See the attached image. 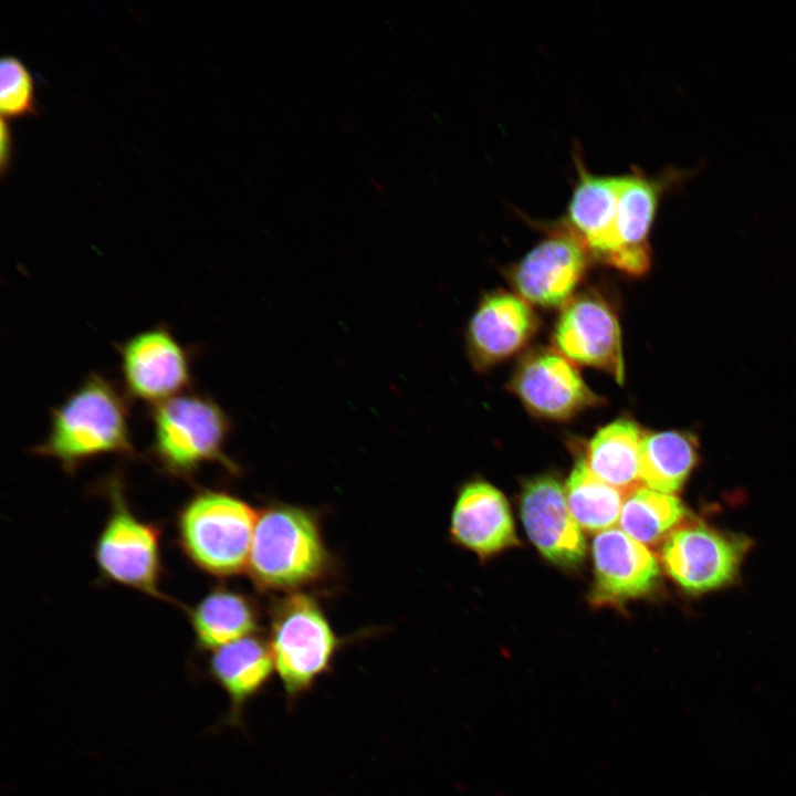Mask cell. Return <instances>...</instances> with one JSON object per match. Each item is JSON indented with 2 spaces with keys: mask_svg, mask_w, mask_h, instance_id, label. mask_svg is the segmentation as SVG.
I'll return each instance as SVG.
<instances>
[{
  "mask_svg": "<svg viewBox=\"0 0 796 796\" xmlns=\"http://www.w3.org/2000/svg\"><path fill=\"white\" fill-rule=\"evenodd\" d=\"M128 398L113 380L90 373L51 409L46 436L31 452L55 460L69 475L101 455L136 457Z\"/></svg>",
  "mask_w": 796,
  "mask_h": 796,
  "instance_id": "6da1fadb",
  "label": "cell"
},
{
  "mask_svg": "<svg viewBox=\"0 0 796 796\" xmlns=\"http://www.w3.org/2000/svg\"><path fill=\"white\" fill-rule=\"evenodd\" d=\"M329 565V553L314 513L285 503H273L259 511L247 566L256 588L296 591L321 580Z\"/></svg>",
  "mask_w": 796,
  "mask_h": 796,
  "instance_id": "7a4b0ae2",
  "label": "cell"
},
{
  "mask_svg": "<svg viewBox=\"0 0 796 796\" xmlns=\"http://www.w3.org/2000/svg\"><path fill=\"white\" fill-rule=\"evenodd\" d=\"M150 407L148 453L161 472L185 481H191L206 463L221 464L232 474L239 472L226 453L231 420L212 397L187 391Z\"/></svg>",
  "mask_w": 796,
  "mask_h": 796,
  "instance_id": "3957f363",
  "label": "cell"
},
{
  "mask_svg": "<svg viewBox=\"0 0 796 796\" xmlns=\"http://www.w3.org/2000/svg\"><path fill=\"white\" fill-rule=\"evenodd\" d=\"M256 516L234 494L199 490L177 514L178 546L193 566L208 575H238L248 566Z\"/></svg>",
  "mask_w": 796,
  "mask_h": 796,
  "instance_id": "277c9868",
  "label": "cell"
},
{
  "mask_svg": "<svg viewBox=\"0 0 796 796\" xmlns=\"http://www.w3.org/2000/svg\"><path fill=\"white\" fill-rule=\"evenodd\" d=\"M109 511L94 546L100 576L150 597L180 606L161 589V528L138 517L129 506L119 471L101 484Z\"/></svg>",
  "mask_w": 796,
  "mask_h": 796,
  "instance_id": "5b68a950",
  "label": "cell"
},
{
  "mask_svg": "<svg viewBox=\"0 0 796 796\" xmlns=\"http://www.w3.org/2000/svg\"><path fill=\"white\" fill-rule=\"evenodd\" d=\"M268 642L290 703L331 670L342 645L320 603L300 591L287 593L273 604Z\"/></svg>",
  "mask_w": 796,
  "mask_h": 796,
  "instance_id": "8992f818",
  "label": "cell"
},
{
  "mask_svg": "<svg viewBox=\"0 0 796 796\" xmlns=\"http://www.w3.org/2000/svg\"><path fill=\"white\" fill-rule=\"evenodd\" d=\"M702 165L692 168L667 167L656 176L640 168L620 175L616 216L618 250L609 266L641 276L651 266L649 237L663 197L694 178Z\"/></svg>",
  "mask_w": 796,
  "mask_h": 796,
  "instance_id": "52a82bcc",
  "label": "cell"
},
{
  "mask_svg": "<svg viewBox=\"0 0 796 796\" xmlns=\"http://www.w3.org/2000/svg\"><path fill=\"white\" fill-rule=\"evenodd\" d=\"M123 389L150 406L180 395L191 385L192 353L163 324L116 345Z\"/></svg>",
  "mask_w": 796,
  "mask_h": 796,
  "instance_id": "ba28073f",
  "label": "cell"
},
{
  "mask_svg": "<svg viewBox=\"0 0 796 796\" xmlns=\"http://www.w3.org/2000/svg\"><path fill=\"white\" fill-rule=\"evenodd\" d=\"M554 348L574 364L594 367L625 380L617 312L601 292L589 289L563 307L553 332Z\"/></svg>",
  "mask_w": 796,
  "mask_h": 796,
  "instance_id": "9c48e42d",
  "label": "cell"
},
{
  "mask_svg": "<svg viewBox=\"0 0 796 796\" xmlns=\"http://www.w3.org/2000/svg\"><path fill=\"white\" fill-rule=\"evenodd\" d=\"M509 389L533 416L553 421L570 420L604 401L575 364L555 348L528 350L517 363Z\"/></svg>",
  "mask_w": 796,
  "mask_h": 796,
  "instance_id": "30bf717a",
  "label": "cell"
},
{
  "mask_svg": "<svg viewBox=\"0 0 796 796\" xmlns=\"http://www.w3.org/2000/svg\"><path fill=\"white\" fill-rule=\"evenodd\" d=\"M593 256L584 242L564 223L547 234L507 272L522 298L536 306L565 305L582 281Z\"/></svg>",
  "mask_w": 796,
  "mask_h": 796,
  "instance_id": "8fae6325",
  "label": "cell"
},
{
  "mask_svg": "<svg viewBox=\"0 0 796 796\" xmlns=\"http://www.w3.org/2000/svg\"><path fill=\"white\" fill-rule=\"evenodd\" d=\"M745 542L705 525L680 526L664 541L666 573L689 593H704L731 583L741 565Z\"/></svg>",
  "mask_w": 796,
  "mask_h": 796,
  "instance_id": "7c38bea8",
  "label": "cell"
},
{
  "mask_svg": "<svg viewBox=\"0 0 796 796\" xmlns=\"http://www.w3.org/2000/svg\"><path fill=\"white\" fill-rule=\"evenodd\" d=\"M520 513L528 538L544 558L562 568L583 563L586 542L555 476L540 474L524 482Z\"/></svg>",
  "mask_w": 796,
  "mask_h": 796,
  "instance_id": "4fadbf2b",
  "label": "cell"
},
{
  "mask_svg": "<svg viewBox=\"0 0 796 796\" xmlns=\"http://www.w3.org/2000/svg\"><path fill=\"white\" fill-rule=\"evenodd\" d=\"M540 318L524 298L506 291L485 294L467 328V348L479 371L520 353L535 336Z\"/></svg>",
  "mask_w": 796,
  "mask_h": 796,
  "instance_id": "5bb4252c",
  "label": "cell"
},
{
  "mask_svg": "<svg viewBox=\"0 0 796 796\" xmlns=\"http://www.w3.org/2000/svg\"><path fill=\"white\" fill-rule=\"evenodd\" d=\"M594 584L589 600L594 606H620L652 591L660 568L646 545L618 528L597 533L591 545Z\"/></svg>",
  "mask_w": 796,
  "mask_h": 796,
  "instance_id": "9a60e30c",
  "label": "cell"
},
{
  "mask_svg": "<svg viewBox=\"0 0 796 796\" xmlns=\"http://www.w3.org/2000/svg\"><path fill=\"white\" fill-rule=\"evenodd\" d=\"M450 534L458 545L485 558L519 545L507 500L490 483H465L454 502Z\"/></svg>",
  "mask_w": 796,
  "mask_h": 796,
  "instance_id": "2e32d148",
  "label": "cell"
},
{
  "mask_svg": "<svg viewBox=\"0 0 796 796\" xmlns=\"http://www.w3.org/2000/svg\"><path fill=\"white\" fill-rule=\"evenodd\" d=\"M577 179L563 221L586 245L590 255L610 265L618 250L616 235L620 176L591 174L576 153Z\"/></svg>",
  "mask_w": 796,
  "mask_h": 796,
  "instance_id": "e0dca14e",
  "label": "cell"
},
{
  "mask_svg": "<svg viewBox=\"0 0 796 796\" xmlns=\"http://www.w3.org/2000/svg\"><path fill=\"white\" fill-rule=\"evenodd\" d=\"M211 678L230 701V716L239 723L242 710L271 680L275 670L268 640L251 635L213 650L209 663Z\"/></svg>",
  "mask_w": 796,
  "mask_h": 796,
  "instance_id": "ac0fdd59",
  "label": "cell"
},
{
  "mask_svg": "<svg viewBox=\"0 0 796 796\" xmlns=\"http://www.w3.org/2000/svg\"><path fill=\"white\" fill-rule=\"evenodd\" d=\"M201 650H216L227 643L254 635L260 615L255 603L245 594L218 586L187 610Z\"/></svg>",
  "mask_w": 796,
  "mask_h": 796,
  "instance_id": "d6986e66",
  "label": "cell"
},
{
  "mask_svg": "<svg viewBox=\"0 0 796 796\" xmlns=\"http://www.w3.org/2000/svg\"><path fill=\"white\" fill-rule=\"evenodd\" d=\"M645 431L629 417L601 427L588 441L584 459L589 470L624 494L643 486L640 479V444Z\"/></svg>",
  "mask_w": 796,
  "mask_h": 796,
  "instance_id": "ffe728a7",
  "label": "cell"
},
{
  "mask_svg": "<svg viewBox=\"0 0 796 796\" xmlns=\"http://www.w3.org/2000/svg\"><path fill=\"white\" fill-rule=\"evenodd\" d=\"M698 462V441L690 432L667 430L643 433L640 479L643 486L672 494L681 489Z\"/></svg>",
  "mask_w": 796,
  "mask_h": 796,
  "instance_id": "44dd1931",
  "label": "cell"
},
{
  "mask_svg": "<svg viewBox=\"0 0 796 796\" xmlns=\"http://www.w3.org/2000/svg\"><path fill=\"white\" fill-rule=\"evenodd\" d=\"M687 510L672 494L639 486L626 494L619 516L624 533L643 545H656L680 527Z\"/></svg>",
  "mask_w": 796,
  "mask_h": 796,
  "instance_id": "7402d4cb",
  "label": "cell"
},
{
  "mask_svg": "<svg viewBox=\"0 0 796 796\" xmlns=\"http://www.w3.org/2000/svg\"><path fill=\"white\" fill-rule=\"evenodd\" d=\"M565 495L576 523L587 532H603L616 524L626 494L598 479L583 455L566 483Z\"/></svg>",
  "mask_w": 796,
  "mask_h": 796,
  "instance_id": "603a6c76",
  "label": "cell"
},
{
  "mask_svg": "<svg viewBox=\"0 0 796 796\" xmlns=\"http://www.w3.org/2000/svg\"><path fill=\"white\" fill-rule=\"evenodd\" d=\"M0 111L8 121L38 115L33 76L24 63L12 55L0 61Z\"/></svg>",
  "mask_w": 796,
  "mask_h": 796,
  "instance_id": "cb8c5ba5",
  "label": "cell"
},
{
  "mask_svg": "<svg viewBox=\"0 0 796 796\" xmlns=\"http://www.w3.org/2000/svg\"><path fill=\"white\" fill-rule=\"evenodd\" d=\"M14 139L9 123L1 117L0 125V171L4 178L9 172L13 159Z\"/></svg>",
  "mask_w": 796,
  "mask_h": 796,
  "instance_id": "d4e9b609",
  "label": "cell"
}]
</instances>
